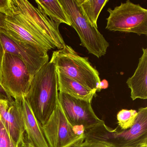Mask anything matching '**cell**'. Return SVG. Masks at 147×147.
Listing matches in <instances>:
<instances>
[{
	"instance_id": "obj_10",
	"label": "cell",
	"mask_w": 147,
	"mask_h": 147,
	"mask_svg": "<svg viewBox=\"0 0 147 147\" xmlns=\"http://www.w3.org/2000/svg\"><path fill=\"white\" fill-rule=\"evenodd\" d=\"M0 41L5 53L20 58L32 77L49 62L48 54H44L30 45L13 39L1 31Z\"/></svg>"
},
{
	"instance_id": "obj_17",
	"label": "cell",
	"mask_w": 147,
	"mask_h": 147,
	"mask_svg": "<svg viewBox=\"0 0 147 147\" xmlns=\"http://www.w3.org/2000/svg\"><path fill=\"white\" fill-rule=\"evenodd\" d=\"M76 1L91 24L98 28V18L108 0H76Z\"/></svg>"
},
{
	"instance_id": "obj_2",
	"label": "cell",
	"mask_w": 147,
	"mask_h": 147,
	"mask_svg": "<svg viewBox=\"0 0 147 147\" xmlns=\"http://www.w3.org/2000/svg\"><path fill=\"white\" fill-rule=\"evenodd\" d=\"M83 134L85 140L99 142L111 147H135L147 143V107L138 109L135 123L128 129H111L103 121L84 131Z\"/></svg>"
},
{
	"instance_id": "obj_7",
	"label": "cell",
	"mask_w": 147,
	"mask_h": 147,
	"mask_svg": "<svg viewBox=\"0 0 147 147\" xmlns=\"http://www.w3.org/2000/svg\"><path fill=\"white\" fill-rule=\"evenodd\" d=\"M32 78L20 58L5 53L1 65L0 85L14 100L21 101L26 98Z\"/></svg>"
},
{
	"instance_id": "obj_14",
	"label": "cell",
	"mask_w": 147,
	"mask_h": 147,
	"mask_svg": "<svg viewBox=\"0 0 147 147\" xmlns=\"http://www.w3.org/2000/svg\"><path fill=\"white\" fill-rule=\"evenodd\" d=\"M22 113L26 133L36 147H49L43 131L42 125L38 121L26 99L21 101Z\"/></svg>"
},
{
	"instance_id": "obj_11",
	"label": "cell",
	"mask_w": 147,
	"mask_h": 147,
	"mask_svg": "<svg viewBox=\"0 0 147 147\" xmlns=\"http://www.w3.org/2000/svg\"><path fill=\"white\" fill-rule=\"evenodd\" d=\"M5 29H0L10 37L36 48L45 54L53 49L18 14L13 13L6 16Z\"/></svg>"
},
{
	"instance_id": "obj_27",
	"label": "cell",
	"mask_w": 147,
	"mask_h": 147,
	"mask_svg": "<svg viewBox=\"0 0 147 147\" xmlns=\"http://www.w3.org/2000/svg\"><path fill=\"white\" fill-rule=\"evenodd\" d=\"M135 147H147V143L143 144H140V145Z\"/></svg>"
},
{
	"instance_id": "obj_8",
	"label": "cell",
	"mask_w": 147,
	"mask_h": 147,
	"mask_svg": "<svg viewBox=\"0 0 147 147\" xmlns=\"http://www.w3.org/2000/svg\"><path fill=\"white\" fill-rule=\"evenodd\" d=\"M49 147H67L84 138L77 134L67 119L59 100L47 122L42 125Z\"/></svg>"
},
{
	"instance_id": "obj_19",
	"label": "cell",
	"mask_w": 147,
	"mask_h": 147,
	"mask_svg": "<svg viewBox=\"0 0 147 147\" xmlns=\"http://www.w3.org/2000/svg\"><path fill=\"white\" fill-rule=\"evenodd\" d=\"M0 147H19L10 137L3 123L0 120Z\"/></svg>"
},
{
	"instance_id": "obj_3",
	"label": "cell",
	"mask_w": 147,
	"mask_h": 147,
	"mask_svg": "<svg viewBox=\"0 0 147 147\" xmlns=\"http://www.w3.org/2000/svg\"><path fill=\"white\" fill-rule=\"evenodd\" d=\"M57 72L96 92H100L99 73L88 61L68 45L54 51L51 57Z\"/></svg>"
},
{
	"instance_id": "obj_25",
	"label": "cell",
	"mask_w": 147,
	"mask_h": 147,
	"mask_svg": "<svg viewBox=\"0 0 147 147\" xmlns=\"http://www.w3.org/2000/svg\"><path fill=\"white\" fill-rule=\"evenodd\" d=\"M6 17L5 14L0 12V29H5Z\"/></svg>"
},
{
	"instance_id": "obj_15",
	"label": "cell",
	"mask_w": 147,
	"mask_h": 147,
	"mask_svg": "<svg viewBox=\"0 0 147 147\" xmlns=\"http://www.w3.org/2000/svg\"><path fill=\"white\" fill-rule=\"evenodd\" d=\"M57 73L58 89L59 92L68 94L76 99L91 103L96 94V91L92 90L78 82L60 73Z\"/></svg>"
},
{
	"instance_id": "obj_21",
	"label": "cell",
	"mask_w": 147,
	"mask_h": 147,
	"mask_svg": "<svg viewBox=\"0 0 147 147\" xmlns=\"http://www.w3.org/2000/svg\"><path fill=\"white\" fill-rule=\"evenodd\" d=\"M0 12L6 16L12 14L11 0H0Z\"/></svg>"
},
{
	"instance_id": "obj_22",
	"label": "cell",
	"mask_w": 147,
	"mask_h": 147,
	"mask_svg": "<svg viewBox=\"0 0 147 147\" xmlns=\"http://www.w3.org/2000/svg\"><path fill=\"white\" fill-rule=\"evenodd\" d=\"M19 147H36L31 142L27 134L25 132L23 138L19 144Z\"/></svg>"
},
{
	"instance_id": "obj_20",
	"label": "cell",
	"mask_w": 147,
	"mask_h": 147,
	"mask_svg": "<svg viewBox=\"0 0 147 147\" xmlns=\"http://www.w3.org/2000/svg\"><path fill=\"white\" fill-rule=\"evenodd\" d=\"M67 147H111L105 144L99 142L89 141L81 138L75 143Z\"/></svg>"
},
{
	"instance_id": "obj_16",
	"label": "cell",
	"mask_w": 147,
	"mask_h": 147,
	"mask_svg": "<svg viewBox=\"0 0 147 147\" xmlns=\"http://www.w3.org/2000/svg\"><path fill=\"white\" fill-rule=\"evenodd\" d=\"M36 2L38 10L57 25L59 26L61 24H64L71 26L67 14L58 0H36Z\"/></svg>"
},
{
	"instance_id": "obj_24",
	"label": "cell",
	"mask_w": 147,
	"mask_h": 147,
	"mask_svg": "<svg viewBox=\"0 0 147 147\" xmlns=\"http://www.w3.org/2000/svg\"><path fill=\"white\" fill-rule=\"evenodd\" d=\"M5 51L2 46V43L0 41V78H1V65H2V61L5 54Z\"/></svg>"
},
{
	"instance_id": "obj_28",
	"label": "cell",
	"mask_w": 147,
	"mask_h": 147,
	"mask_svg": "<svg viewBox=\"0 0 147 147\" xmlns=\"http://www.w3.org/2000/svg\"><path fill=\"white\" fill-rule=\"evenodd\" d=\"M0 120H1V116H0Z\"/></svg>"
},
{
	"instance_id": "obj_23",
	"label": "cell",
	"mask_w": 147,
	"mask_h": 147,
	"mask_svg": "<svg viewBox=\"0 0 147 147\" xmlns=\"http://www.w3.org/2000/svg\"><path fill=\"white\" fill-rule=\"evenodd\" d=\"M0 98L9 101H13L14 100L5 91V89L0 85Z\"/></svg>"
},
{
	"instance_id": "obj_12",
	"label": "cell",
	"mask_w": 147,
	"mask_h": 147,
	"mask_svg": "<svg viewBox=\"0 0 147 147\" xmlns=\"http://www.w3.org/2000/svg\"><path fill=\"white\" fill-rule=\"evenodd\" d=\"M21 102L0 98L1 120L10 137L18 145L25 132Z\"/></svg>"
},
{
	"instance_id": "obj_18",
	"label": "cell",
	"mask_w": 147,
	"mask_h": 147,
	"mask_svg": "<svg viewBox=\"0 0 147 147\" xmlns=\"http://www.w3.org/2000/svg\"><path fill=\"white\" fill-rule=\"evenodd\" d=\"M138 111L135 110L123 109L117 114L119 126L122 130H127L132 127L136 121Z\"/></svg>"
},
{
	"instance_id": "obj_4",
	"label": "cell",
	"mask_w": 147,
	"mask_h": 147,
	"mask_svg": "<svg viewBox=\"0 0 147 147\" xmlns=\"http://www.w3.org/2000/svg\"><path fill=\"white\" fill-rule=\"evenodd\" d=\"M67 14L71 26L75 29L89 54L99 58L106 54L109 43L84 15L76 0H58Z\"/></svg>"
},
{
	"instance_id": "obj_5",
	"label": "cell",
	"mask_w": 147,
	"mask_h": 147,
	"mask_svg": "<svg viewBox=\"0 0 147 147\" xmlns=\"http://www.w3.org/2000/svg\"><path fill=\"white\" fill-rule=\"evenodd\" d=\"M12 12L18 14L53 49H61L65 42L59 26L26 0H11Z\"/></svg>"
},
{
	"instance_id": "obj_26",
	"label": "cell",
	"mask_w": 147,
	"mask_h": 147,
	"mask_svg": "<svg viewBox=\"0 0 147 147\" xmlns=\"http://www.w3.org/2000/svg\"><path fill=\"white\" fill-rule=\"evenodd\" d=\"M108 84L107 81L105 80H104L103 81L100 82V84L99 85V89L100 90H101L102 89H105L108 87Z\"/></svg>"
},
{
	"instance_id": "obj_9",
	"label": "cell",
	"mask_w": 147,
	"mask_h": 147,
	"mask_svg": "<svg viewBox=\"0 0 147 147\" xmlns=\"http://www.w3.org/2000/svg\"><path fill=\"white\" fill-rule=\"evenodd\" d=\"M58 100L63 111L73 127L82 126L84 131L95 127L103 122L95 114L91 103L76 99L59 92Z\"/></svg>"
},
{
	"instance_id": "obj_13",
	"label": "cell",
	"mask_w": 147,
	"mask_h": 147,
	"mask_svg": "<svg viewBox=\"0 0 147 147\" xmlns=\"http://www.w3.org/2000/svg\"><path fill=\"white\" fill-rule=\"evenodd\" d=\"M142 50L143 54L139 58L137 68L133 75L126 81L133 100L147 98V49L142 48Z\"/></svg>"
},
{
	"instance_id": "obj_1",
	"label": "cell",
	"mask_w": 147,
	"mask_h": 147,
	"mask_svg": "<svg viewBox=\"0 0 147 147\" xmlns=\"http://www.w3.org/2000/svg\"><path fill=\"white\" fill-rule=\"evenodd\" d=\"M26 99L38 121L45 124L58 101L57 73L52 58L33 76Z\"/></svg>"
},
{
	"instance_id": "obj_6",
	"label": "cell",
	"mask_w": 147,
	"mask_h": 147,
	"mask_svg": "<svg viewBox=\"0 0 147 147\" xmlns=\"http://www.w3.org/2000/svg\"><path fill=\"white\" fill-rule=\"evenodd\" d=\"M106 29L110 31L147 35V10L128 0L113 9L109 8Z\"/></svg>"
}]
</instances>
